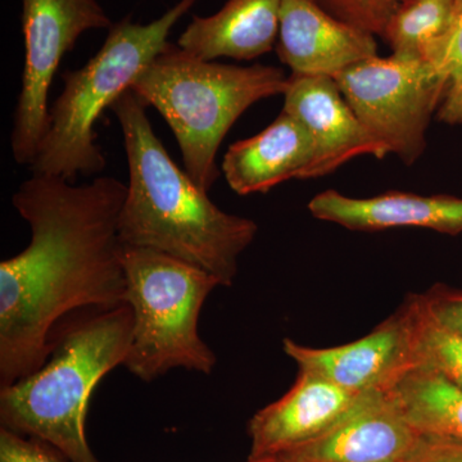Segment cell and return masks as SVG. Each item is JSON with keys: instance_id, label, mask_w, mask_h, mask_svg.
Returning <instances> with one entry per match:
<instances>
[{"instance_id": "obj_1", "label": "cell", "mask_w": 462, "mask_h": 462, "mask_svg": "<svg viewBox=\"0 0 462 462\" xmlns=\"http://www.w3.org/2000/svg\"><path fill=\"white\" fill-rule=\"evenodd\" d=\"M126 193L111 176L74 185L32 175L18 187L12 205L32 240L0 263V388L41 369L66 318L124 305L118 223Z\"/></svg>"}, {"instance_id": "obj_2", "label": "cell", "mask_w": 462, "mask_h": 462, "mask_svg": "<svg viewBox=\"0 0 462 462\" xmlns=\"http://www.w3.org/2000/svg\"><path fill=\"white\" fill-rule=\"evenodd\" d=\"M147 108L132 89L111 107L123 132L129 169L118 223L121 242L193 264L229 288L239 257L256 238L257 224L218 208L179 169L154 133Z\"/></svg>"}, {"instance_id": "obj_3", "label": "cell", "mask_w": 462, "mask_h": 462, "mask_svg": "<svg viewBox=\"0 0 462 462\" xmlns=\"http://www.w3.org/2000/svg\"><path fill=\"white\" fill-rule=\"evenodd\" d=\"M133 331L126 303L60 322L41 369L0 388V427L44 440L72 462H99L85 430L88 407L100 380L124 366Z\"/></svg>"}, {"instance_id": "obj_4", "label": "cell", "mask_w": 462, "mask_h": 462, "mask_svg": "<svg viewBox=\"0 0 462 462\" xmlns=\"http://www.w3.org/2000/svg\"><path fill=\"white\" fill-rule=\"evenodd\" d=\"M288 80L279 67L203 60L170 42L130 89L165 118L185 172L208 193L220 176L218 148L233 125L260 100L284 94Z\"/></svg>"}, {"instance_id": "obj_5", "label": "cell", "mask_w": 462, "mask_h": 462, "mask_svg": "<svg viewBox=\"0 0 462 462\" xmlns=\"http://www.w3.org/2000/svg\"><path fill=\"white\" fill-rule=\"evenodd\" d=\"M197 2L180 0L147 25L124 18L108 30L105 44L87 65L63 72L62 93L50 109L47 133L30 166L32 175L71 181L105 170L94 126L170 44L173 26Z\"/></svg>"}, {"instance_id": "obj_6", "label": "cell", "mask_w": 462, "mask_h": 462, "mask_svg": "<svg viewBox=\"0 0 462 462\" xmlns=\"http://www.w3.org/2000/svg\"><path fill=\"white\" fill-rule=\"evenodd\" d=\"M125 303L134 315L132 346L124 366L153 382L175 369L209 375L217 358L199 334L209 294L221 287L211 273L161 252L125 247Z\"/></svg>"}, {"instance_id": "obj_7", "label": "cell", "mask_w": 462, "mask_h": 462, "mask_svg": "<svg viewBox=\"0 0 462 462\" xmlns=\"http://www.w3.org/2000/svg\"><path fill=\"white\" fill-rule=\"evenodd\" d=\"M370 135L412 165L427 147V130L446 88V72L394 56L369 58L334 76Z\"/></svg>"}, {"instance_id": "obj_8", "label": "cell", "mask_w": 462, "mask_h": 462, "mask_svg": "<svg viewBox=\"0 0 462 462\" xmlns=\"http://www.w3.org/2000/svg\"><path fill=\"white\" fill-rule=\"evenodd\" d=\"M112 26L97 0H23L25 66L11 135L18 165H32L47 133L48 97L62 58L84 32Z\"/></svg>"}, {"instance_id": "obj_9", "label": "cell", "mask_w": 462, "mask_h": 462, "mask_svg": "<svg viewBox=\"0 0 462 462\" xmlns=\"http://www.w3.org/2000/svg\"><path fill=\"white\" fill-rule=\"evenodd\" d=\"M282 348L300 372L314 374L354 393L389 392L418 366L415 303L410 298L369 336L349 345L310 348L285 338Z\"/></svg>"}, {"instance_id": "obj_10", "label": "cell", "mask_w": 462, "mask_h": 462, "mask_svg": "<svg viewBox=\"0 0 462 462\" xmlns=\"http://www.w3.org/2000/svg\"><path fill=\"white\" fill-rule=\"evenodd\" d=\"M284 111L305 126L314 160L302 179L321 178L352 158H384L389 152L370 135L330 76L289 75Z\"/></svg>"}, {"instance_id": "obj_11", "label": "cell", "mask_w": 462, "mask_h": 462, "mask_svg": "<svg viewBox=\"0 0 462 462\" xmlns=\"http://www.w3.org/2000/svg\"><path fill=\"white\" fill-rule=\"evenodd\" d=\"M420 434L388 392H366L320 437L279 456L282 462H400Z\"/></svg>"}, {"instance_id": "obj_12", "label": "cell", "mask_w": 462, "mask_h": 462, "mask_svg": "<svg viewBox=\"0 0 462 462\" xmlns=\"http://www.w3.org/2000/svg\"><path fill=\"white\" fill-rule=\"evenodd\" d=\"M276 51L291 74L334 78L378 56L375 35L343 23L316 0H282Z\"/></svg>"}, {"instance_id": "obj_13", "label": "cell", "mask_w": 462, "mask_h": 462, "mask_svg": "<svg viewBox=\"0 0 462 462\" xmlns=\"http://www.w3.org/2000/svg\"><path fill=\"white\" fill-rule=\"evenodd\" d=\"M361 394L300 372L285 396L260 410L249 421L248 460L278 458L311 442L339 421Z\"/></svg>"}, {"instance_id": "obj_14", "label": "cell", "mask_w": 462, "mask_h": 462, "mask_svg": "<svg viewBox=\"0 0 462 462\" xmlns=\"http://www.w3.org/2000/svg\"><path fill=\"white\" fill-rule=\"evenodd\" d=\"M309 209L319 220L351 230L422 227L448 236L462 233V199L445 194L419 196L393 191L373 199H351L327 190L311 199Z\"/></svg>"}, {"instance_id": "obj_15", "label": "cell", "mask_w": 462, "mask_h": 462, "mask_svg": "<svg viewBox=\"0 0 462 462\" xmlns=\"http://www.w3.org/2000/svg\"><path fill=\"white\" fill-rule=\"evenodd\" d=\"M314 160V143L302 124L282 109L272 125L227 148L223 172L239 196L266 193L289 179H302Z\"/></svg>"}, {"instance_id": "obj_16", "label": "cell", "mask_w": 462, "mask_h": 462, "mask_svg": "<svg viewBox=\"0 0 462 462\" xmlns=\"http://www.w3.org/2000/svg\"><path fill=\"white\" fill-rule=\"evenodd\" d=\"M281 7L282 0H227L212 16H193L178 45L203 60H256L278 42Z\"/></svg>"}, {"instance_id": "obj_17", "label": "cell", "mask_w": 462, "mask_h": 462, "mask_svg": "<svg viewBox=\"0 0 462 462\" xmlns=\"http://www.w3.org/2000/svg\"><path fill=\"white\" fill-rule=\"evenodd\" d=\"M388 393L419 434L462 439V388L443 374L418 365Z\"/></svg>"}, {"instance_id": "obj_18", "label": "cell", "mask_w": 462, "mask_h": 462, "mask_svg": "<svg viewBox=\"0 0 462 462\" xmlns=\"http://www.w3.org/2000/svg\"><path fill=\"white\" fill-rule=\"evenodd\" d=\"M457 16L458 0H402L382 39L392 56L440 69Z\"/></svg>"}, {"instance_id": "obj_19", "label": "cell", "mask_w": 462, "mask_h": 462, "mask_svg": "<svg viewBox=\"0 0 462 462\" xmlns=\"http://www.w3.org/2000/svg\"><path fill=\"white\" fill-rule=\"evenodd\" d=\"M416 310V360L462 388V339L436 324L412 297Z\"/></svg>"}, {"instance_id": "obj_20", "label": "cell", "mask_w": 462, "mask_h": 462, "mask_svg": "<svg viewBox=\"0 0 462 462\" xmlns=\"http://www.w3.org/2000/svg\"><path fill=\"white\" fill-rule=\"evenodd\" d=\"M328 14L382 38L402 0H316Z\"/></svg>"}, {"instance_id": "obj_21", "label": "cell", "mask_w": 462, "mask_h": 462, "mask_svg": "<svg viewBox=\"0 0 462 462\" xmlns=\"http://www.w3.org/2000/svg\"><path fill=\"white\" fill-rule=\"evenodd\" d=\"M440 69L446 72V88L437 111L438 120L448 125L462 124V0L458 16L448 39Z\"/></svg>"}, {"instance_id": "obj_22", "label": "cell", "mask_w": 462, "mask_h": 462, "mask_svg": "<svg viewBox=\"0 0 462 462\" xmlns=\"http://www.w3.org/2000/svg\"><path fill=\"white\" fill-rule=\"evenodd\" d=\"M0 462H72L50 443L0 427Z\"/></svg>"}, {"instance_id": "obj_23", "label": "cell", "mask_w": 462, "mask_h": 462, "mask_svg": "<svg viewBox=\"0 0 462 462\" xmlns=\"http://www.w3.org/2000/svg\"><path fill=\"white\" fill-rule=\"evenodd\" d=\"M419 298L431 320L462 339V291L437 287Z\"/></svg>"}, {"instance_id": "obj_24", "label": "cell", "mask_w": 462, "mask_h": 462, "mask_svg": "<svg viewBox=\"0 0 462 462\" xmlns=\"http://www.w3.org/2000/svg\"><path fill=\"white\" fill-rule=\"evenodd\" d=\"M406 462H462L460 438L420 434Z\"/></svg>"}, {"instance_id": "obj_25", "label": "cell", "mask_w": 462, "mask_h": 462, "mask_svg": "<svg viewBox=\"0 0 462 462\" xmlns=\"http://www.w3.org/2000/svg\"><path fill=\"white\" fill-rule=\"evenodd\" d=\"M247 462H282L279 458H266V460H248Z\"/></svg>"}, {"instance_id": "obj_26", "label": "cell", "mask_w": 462, "mask_h": 462, "mask_svg": "<svg viewBox=\"0 0 462 462\" xmlns=\"http://www.w3.org/2000/svg\"><path fill=\"white\" fill-rule=\"evenodd\" d=\"M400 462H406V461L403 460V461H400Z\"/></svg>"}]
</instances>
